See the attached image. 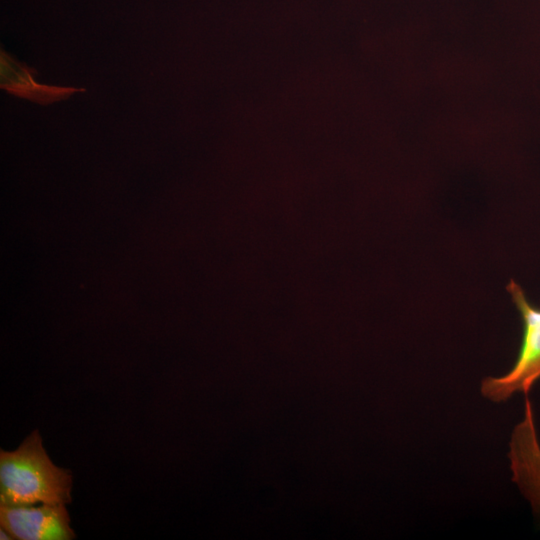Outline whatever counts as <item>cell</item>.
I'll use <instances>...</instances> for the list:
<instances>
[{
  "label": "cell",
  "mask_w": 540,
  "mask_h": 540,
  "mask_svg": "<svg viewBox=\"0 0 540 540\" xmlns=\"http://www.w3.org/2000/svg\"><path fill=\"white\" fill-rule=\"evenodd\" d=\"M71 483L69 471L50 460L38 431L16 450L0 451L1 505H65L71 501Z\"/></svg>",
  "instance_id": "obj_1"
},
{
  "label": "cell",
  "mask_w": 540,
  "mask_h": 540,
  "mask_svg": "<svg viewBox=\"0 0 540 540\" xmlns=\"http://www.w3.org/2000/svg\"><path fill=\"white\" fill-rule=\"evenodd\" d=\"M523 320V335L517 359L511 370L500 377H486L481 393L493 402H503L515 393L528 394L540 378V308L530 304L514 280L507 285Z\"/></svg>",
  "instance_id": "obj_2"
},
{
  "label": "cell",
  "mask_w": 540,
  "mask_h": 540,
  "mask_svg": "<svg viewBox=\"0 0 540 540\" xmlns=\"http://www.w3.org/2000/svg\"><path fill=\"white\" fill-rule=\"evenodd\" d=\"M36 70L18 61L3 48L0 50V86L6 92L38 103L48 105L65 100L75 92L74 87L42 84L36 81Z\"/></svg>",
  "instance_id": "obj_5"
},
{
  "label": "cell",
  "mask_w": 540,
  "mask_h": 540,
  "mask_svg": "<svg viewBox=\"0 0 540 540\" xmlns=\"http://www.w3.org/2000/svg\"><path fill=\"white\" fill-rule=\"evenodd\" d=\"M0 539L7 540V539H13V537L5 529L1 528Z\"/></svg>",
  "instance_id": "obj_6"
},
{
  "label": "cell",
  "mask_w": 540,
  "mask_h": 540,
  "mask_svg": "<svg viewBox=\"0 0 540 540\" xmlns=\"http://www.w3.org/2000/svg\"><path fill=\"white\" fill-rule=\"evenodd\" d=\"M1 528L13 539L70 540L75 534L64 505L39 507L0 505Z\"/></svg>",
  "instance_id": "obj_4"
},
{
  "label": "cell",
  "mask_w": 540,
  "mask_h": 540,
  "mask_svg": "<svg viewBox=\"0 0 540 540\" xmlns=\"http://www.w3.org/2000/svg\"><path fill=\"white\" fill-rule=\"evenodd\" d=\"M508 457L513 482L533 509L540 513V442L528 397L524 403L523 419L511 434Z\"/></svg>",
  "instance_id": "obj_3"
}]
</instances>
